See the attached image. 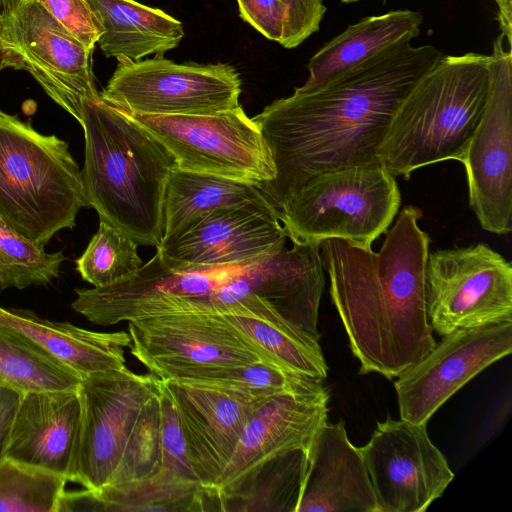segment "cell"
Segmentation results:
<instances>
[{
  "label": "cell",
  "mask_w": 512,
  "mask_h": 512,
  "mask_svg": "<svg viewBox=\"0 0 512 512\" xmlns=\"http://www.w3.org/2000/svg\"><path fill=\"white\" fill-rule=\"evenodd\" d=\"M443 56L404 43L309 91L295 89L253 117L271 154L274 178L259 186L279 211L313 176L380 163L399 105Z\"/></svg>",
  "instance_id": "1"
},
{
  "label": "cell",
  "mask_w": 512,
  "mask_h": 512,
  "mask_svg": "<svg viewBox=\"0 0 512 512\" xmlns=\"http://www.w3.org/2000/svg\"><path fill=\"white\" fill-rule=\"evenodd\" d=\"M405 206L379 252L348 242L325 260L330 294L362 374L398 377L436 345L425 301L430 237Z\"/></svg>",
  "instance_id": "2"
},
{
  "label": "cell",
  "mask_w": 512,
  "mask_h": 512,
  "mask_svg": "<svg viewBox=\"0 0 512 512\" xmlns=\"http://www.w3.org/2000/svg\"><path fill=\"white\" fill-rule=\"evenodd\" d=\"M80 125L86 207L138 244L159 248L164 193L177 167L175 157L127 113L101 98L85 103Z\"/></svg>",
  "instance_id": "3"
},
{
  "label": "cell",
  "mask_w": 512,
  "mask_h": 512,
  "mask_svg": "<svg viewBox=\"0 0 512 512\" xmlns=\"http://www.w3.org/2000/svg\"><path fill=\"white\" fill-rule=\"evenodd\" d=\"M489 55H443L399 105L379 150L394 177L445 160L462 162L487 100Z\"/></svg>",
  "instance_id": "4"
},
{
  "label": "cell",
  "mask_w": 512,
  "mask_h": 512,
  "mask_svg": "<svg viewBox=\"0 0 512 512\" xmlns=\"http://www.w3.org/2000/svg\"><path fill=\"white\" fill-rule=\"evenodd\" d=\"M82 207V174L68 142L0 110L1 218L45 246L58 231L75 226Z\"/></svg>",
  "instance_id": "5"
},
{
  "label": "cell",
  "mask_w": 512,
  "mask_h": 512,
  "mask_svg": "<svg viewBox=\"0 0 512 512\" xmlns=\"http://www.w3.org/2000/svg\"><path fill=\"white\" fill-rule=\"evenodd\" d=\"M400 203L395 177L373 163L311 177L278 214L291 242L336 238L371 248L392 224Z\"/></svg>",
  "instance_id": "6"
},
{
  "label": "cell",
  "mask_w": 512,
  "mask_h": 512,
  "mask_svg": "<svg viewBox=\"0 0 512 512\" xmlns=\"http://www.w3.org/2000/svg\"><path fill=\"white\" fill-rule=\"evenodd\" d=\"M1 67L28 72L80 124L86 102L99 100L93 50L64 29L37 0L1 3Z\"/></svg>",
  "instance_id": "7"
},
{
  "label": "cell",
  "mask_w": 512,
  "mask_h": 512,
  "mask_svg": "<svg viewBox=\"0 0 512 512\" xmlns=\"http://www.w3.org/2000/svg\"><path fill=\"white\" fill-rule=\"evenodd\" d=\"M127 114L172 153L181 169L258 187L275 176L262 132L240 105L205 115Z\"/></svg>",
  "instance_id": "8"
},
{
  "label": "cell",
  "mask_w": 512,
  "mask_h": 512,
  "mask_svg": "<svg viewBox=\"0 0 512 512\" xmlns=\"http://www.w3.org/2000/svg\"><path fill=\"white\" fill-rule=\"evenodd\" d=\"M241 85L239 73L226 63L119 59L100 97L129 114L205 115L239 106Z\"/></svg>",
  "instance_id": "9"
},
{
  "label": "cell",
  "mask_w": 512,
  "mask_h": 512,
  "mask_svg": "<svg viewBox=\"0 0 512 512\" xmlns=\"http://www.w3.org/2000/svg\"><path fill=\"white\" fill-rule=\"evenodd\" d=\"M425 301L441 336L512 321V265L483 243L435 250L426 262Z\"/></svg>",
  "instance_id": "10"
},
{
  "label": "cell",
  "mask_w": 512,
  "mask_h": 512,
  "mask_svg": "<svg viewBox=\"0 0 512 512\" xmlns=\"http://www.w3.org/2000/svg\"><path fill=\"white\" fill-rule=\"evenodd\" d=\"M319 244L292 242L242 266L215 292L191 298L188 313L227 314L253 296L284 320L319 341L318 314L324 288Z\"/></svg>",
  "instance_id": "11"
},
{
  "label": "cell",
  "mask_w": 512,
  "mask_h": 512,
  "mask_svg": "<svg viewBox=\"0 0 512 512\" xmlns=\"http://www.w3.org/2000/svg\"><path fill=\"white\" fill-rule=\"evenodd\" d=\"M500 34L489 55L486 104L463 163L469 204L481 227L512 230V53Z\"/></svg>",
  "instance_id": "12"
},
{
  "label": "cell",
  "mask_w": 512,
  "mask_h": 512,
  "mask_svg": "<svg viewBox=\"0 0 512 512\" xmlns=\"http://www.w3.org/2000/svg\"><path fill=\"white\" fill-rule=\"evenodd\" d=\"M128 334L130 353L160 380L266 362L222 314L173 313L129 321Z\"/></svg>",
  "instance_id": "13"
},
{
  "label": "cell",
  "mask_w": 512,
  "mask_h": 512,
  "mask_svg": "<svg viewBox=\"0 0 512 512\" xmlns=\"http://www.w3.org/2000/svg\"><path fill=\"white\" fill-rule=\"evenodd\" d=\"M159 388V378L126 366L80 381V432L68 481L93 491L109 483L142 407Z\"/></svg>",
  "instance_id": "14"
},
{
  "label": "cell",
  "mask_w": 512,
  "mask_h": 512,
  "mask_svg": "<svg viewBox=\"0 0 512 512\" xmlns=\"http://www.w3.org/2000/svg\"><path fill=\"white\" fill-rule=\"evenodd\" d=\"M377 512H422L441 497L454 474L430 440L426 424L388 417L360 447Z\"/></svg>",
  "instance_id": "15"
},
{
  "label": "cell",
  "mask_w": 512,
  "mask_h": 512,
  "mask_svg": "<svg viewBox=\"0 0 512 512\" xmlns=\"http://www.w3.org/2000/svg\"><path fill=\"white\" fill-rule=\"evenodd\" d=\"M512 351V321L459 328L395 381L400 418L426 424L469 380Z\"/></svg>",
  "instance_id": "16"
},
{
  "label": "cell",
  "mask_w": 512,
  "mask_h": 512,
  "mask_svg": "<svg viewBox=\"0 0 512 512\" xmlns=\"http://www.w3.org/2000/svg\"><path fill=\"white\" fill-rule=\"evenodd\" d=\"M249 261L204 270H175L155 255L130 277L105 287L75 289L71 307L90 322L110 326L178 313L183 303L221 288Z\"/></svg>",
  "instance_id": "17"
},
{
  "label": "cell",
  "mask_w": 512,
  "mask_h": 512,
  "mask_svg": "<svg viewBox=\"0 0 512 512\" xmlns=\"http://www.w3.org/2000/svg\"><path fill=\"white\" fill-rule=\"evenodd\" d=\"M278 211L265 196L211 211L156 251L175 270L243 263L286 244Z\"/></svg>",
  "instance_id": "18"
},
{
  "label": "cell",
  "mask_w": 512,
  "mask_h": 512,
  "mask_svg": "<svg viewBox=\"0 0 512 512\" xmlns=\"http://www.w3.org/2000/svg\"><path fill=\"white\" fill-rule=\"evenodd\" d=\"M161 381L174 402L198 481L215 489L248 421L267 399L214 385Z\"/></svg>",
  "instance_id": "19"
},
{
  "label": "cell",
  "mask_w": 512,
  "mask_h": 512,
  "mask_svg": "<svg viewBox=\"0 0 512 512\" xmlns=\"http://www.w3.org/2000/svg\"><path fill=\"white\" fill-rule=\"evenodd\" d=\"M327 391L283 394L265 400L254 412L215 490L223 499L270 460L296 449L309 450L327 421Z\"/></svg>",
  "instance_id": "20"
},
{
  "label": "cell",
  "mask_w": 512,
  "mask_h": 512,
  "mask_svg": "<svg viewBox=\"0 0 512 512\" xmlns=\"http://www.w3.org/2000/svg\"><path fill=\"white\" fill-rule=\"evenodd\" d=\"M80 422L77 389L25 393L14 417L5 457L69 480Z\"/></svg>",
  "instance_id": "21"
},
{
  "label": "cell",
  "mask_w": 512,
  "mask_h": 512,
  "mask_svg": "<svg viewBox=\"0 0 512 512\" xmlns=\"http://www.w3.org/2000/svg\"><path fill=\"white\" fill-rule=\"evenodd\" d=\"M377 512L360 448L344 422H325L308 450V463L296 512Z\"/></svg>",
  "instance_id": "22"
},
{
  "label": "cell",
  "mask_w": 512,
  "mask_h": 512,
  "mask_svg": "<svg viewBox=\"0 0 512 512\" xmlns=\"http://www.w3.org/2000/svg\"><path fill=\"white\" fill-rule=\"evenodd\" d=\"M0 324L35 343L81 380L96 372L125 367L128 332L91 331L69 322L40 318L31 310L2 306Z\"/></svg>",
  "instance_id": "23"
},
{
  "label": "cell",
  "mask_w": 512,
  "mask_h": 512,
  "mask_svg": "<svg viewBox=\"0 0 512 512\" xmlns=\"http://www.w3.org/2000/svg\"><path fill=\"white\" fill-rule=\"evenodd\" d=\"M422 21L418 11L394 10L349 25L311 57L309 76L296 89L320 87L383 52L411 42L419 34Z\"/></svg>",
  "instance_id": "24"
},
{
  "label": "cell",
  "mask_w": 512,
  "mask_h": 512,
  "mask_svg": "<svg viewBox=\"0 0 512 512\" xmlns=\"http://www.w3.org/2000/svg\"><path fill=\"white\" fill-rule=\"evenodd\" d=\"M103 28L98 44L107 58L162 56L184 37L182 23L135 0H87Z\"/></svg>",
  "instance_id": "25"
},
{
  "label": "cell",
  "mask_w": 512,
  "mask_h": 512,
  "mask_svg": "<svg viewBox=\"0 0 512 512\" xmlns=\"http://www.w3.org/2000/svg\"><path fill=\"white\" fill-rule=\"evenodd\" d=\"M244 311V316H224L266 362L320 382L327 377L328 368L318 340L258 300L248 304Z\"/></svg>",
  "instance_id": "26"
},
{
  "label": "cell",
  "mask_w": 512,
  "mask_h": 512,
  "mask_svg": "<svg viewBox=\"0 0 512 512\" xmlns=\"http://www.w3.org/2000/svg\"><path fill=\"white\" fill-rule=\"evenodd\" d=\"M263 196L255 184L176 167L164 193L161 245L180 236L211 211Z\"/></svg>",
  "instance_id": "27"
},
{
  "label": "cell",
  "mask_w": 512,
  "mask_h": 512,
  "mask_svg": "<svg viewBox=\"0 0 512 512\" xmlns=\"http://www.w3.org/2000/svg\"><path fill=\"white\" fill-rule=\"evenodd\" d=\"M308 463V450L278 456L223 499L224 511L296 512Z\"/></svg>",
  "instance_id": "28"
},
{
  "label": "cell",
  "mask_w": 512,
  "mask_h": 512,
  "mask_svg": "<svg viewBox=\"0 0 512 512\" xmlns=\"http://www.w3.org/2000/svg\"><path fill=\"white\" fill-rule=\"evenodd\" d=\"M81 378L35 343L0 324V386L28 392L74 390Z\"/></svg>",
  "instance_id": "29"
},
{
  "label": "cell",
  "mask_w": 512,
  "mask_h": 512,
  "mask_svg": "<svg viewBox=\"0 0 512 512\" xmlns=\"http://www.w3.org/2000/svg\"><path fill=\"white\" fill-rule=\"evenodd\" d=\"M93 491V490H92ZM102 511H223V503L215 489L198 483L163 481L157 477L123 485L105 486L94 491Z\"/></svg>",
  "instance_id": "30"
},
{
  "label": "cell",
  "mask_w": 512,
  "mask_h": 512,
  "mask_svg": "<svg viewBox=\"0 0 512 512\" xmlns=\"http://www.w3.org/2000/svg\"><path fill=\"white\" fill-rule=\"evenodd\" d=\"M179 381L229 388L259 399H269L283 394L306 395L326 391L320 381L263 361L243 366L206 369Z\"/></svg>",
  "instance_id": "31"
},
{
  "label": "cell",
  "mask_w": 512,
  "mask_h": 512,
  "mask_svg": "<svg viewBox=\"0 0 512 512\" xmlns=\"http://www.w3.org/2000/svg\"><path fill=\"white\" fill-rule=\"evenodd\" d=\"M67 478L4 458L0 463L1 512H57Z\"/></svg>",
  "instance_id": "32"
},
{
  "label": "cell",
  "mask_w": 512,
  "mask_h": 512,
  "mask_svg": "<svg viewBox=\"0 0 512 512\" xmlns=\"http://www.w3.org/2000/svg\"><path fill=\"white\" fill-rule=\"evenodd\" d=\"M65 256L22 236L0 216V291L46 286L57 278Z\"/></svg>",
  "instance_id": "33"
},
{
  "label": "cell",
  "mask_w": 512,
  "mask_h": 512,
  "mask_svg": "<svg viewBox=\"0 0 512 512\" xmlns=\"http://www.w3.org/2000/svg\"><path fill=\"white\" fill-rule=\"evenodd\" d=\"M138 245L128 235L100 221L97 232L76 260V270L94 287L124 280L144 264L137 251Z\"/></svg>",
  "instance_id": "34"
},
{
  "label": "cell",
  "mask_w": 512,
  "mask_h": 512,
  "mask_svg": "<svg viewBox=\"0 0 512 512\" xmlns=\"http://www.w3.org/2000/svg\"><path fill=\"white\" fill-rule=\"evenodd\" d=\"M158 394L142 407L119 463L106 486L116 487L141 482L160 472L162 449Z\"/></svg>",
  "instance_id": "35"
},
{
  "label": "cell",
  "mask_w": 512,
  "mask_h": 512,
  "mask_svg": "<svg viewBox=\"0 0 512 512\" xmlns=\"http://www.w3.org/2000/svg\"><path fill=\"white\" fill-rule=\"evenodd\" d=\"M158 398L161 414L162 463L160 472L155 477L168 482L200 484L189 459L174 402L161 380Z\"/></svg>",
  "instance_id": "36"
},
{
  "label": "cell",
  "mask_w": 512,
  "mask_h": 512,
  "mask_svg": "<svg viewBox=\"0 0 512 512\" xmlns=\"http://www.w3.org/2000/svg\"><path fill=\"white\" fill-rule=\"evenodd\" d=\"M72 36L94 50L103 28L87 0H37Z\"/></svg>",
  "instance_id": "37"
},
{
  "label": "cell",
  "mask_w": 512,
  "mask_h": 512,
  "mask_svg": "<svg viewBox=\"0 0 512 512\" xmlns=\"http://www.w3.org/2000/svg\"><path fill=\"white\" fill-rule=\"evenodd\" d=\"M286 6L287 21L281 45L295 48L317 32L326 12L323 0H281Z\"/></svg>",
  "instance_id": "38"
},
{
  "label": "cell",
  "mask_w": 512,
  "mask_h": 512,
  "mask_svg": "<svg viewBox=\"0 0 512 512\" xmlns=\"http://www.w3.org/2000/svg\"><path fill=\"white\" fill-rule=\"evenodd\" d=\"M240 17L266 38L282 43L286 30V6L281 0H236Z\"/></svg>",
  "instance_id": "39"
},
{
  "label": "cell",
  "mask_w": 512,
  "mask_h": 512,
  "mask_svg": "<svg viewBox=\"0 0 512 512\" xmlns=\"http://www.w3.org/2000/svg\"><path fill=\"white\" fill-rule=\"evenodd\" d=\"M22 394L0 386V463L5 458L12 424Z\"/></svg>",
  "instance_id": "40"
},
{
  "label": "cell",
  "mask_w": 512,
  "mask_h": 512,
  "mask_svg": "<svg viewBox=\"0 0 512 512\" xmlns=\"http://www.w3.org/2000/svg\"><path fill=\"white\" fill-rule=\"evenodd\" d=\"M498 11L497 20L501 35L511 48L512 40V0H495Z\"/></svg>",
  "instance_id": "41"
},
{
  "label": "cell",
  "mask_w": 512,
  "mask_h": 512,
  "mask_svg": "<svg viewBox=\"0 0 512 512\" xmlns=\"http://www.w3.org/2000/svg\"><path fill=\"white\" fill-rule=\"evenodd\" d=\"M1 32H2V14H1V4H0V70H2V67H1Z\"/></svg>",
  "instance_id": "42"
},
{
  "label": "cell",
  "mask_w": 512,
  "mask_h": 512,
  "mask_svg": "<svg viewBox=\"0 0 512 512\" xmlns=\"http://www.w3.org/2000/svg\"><path fill=\"white\" fill-rule=\"evenodd\" d=\"M343 3H352V2H357V1H360V0H341Z\"/></svg>",
  "instance_id": "43"
},
{
  "label": "cell",
  "mask_w": 512,
  "mask_h": 512,
  "mask_svg": "<svg viewBox=\"0 0 512 512\" xmlns=\"http://www.w3.org/2000/svg\"><path fill=\"white\" fill-rule=\"evenodd\" d=\"M3 2V0H0V4Z\"/></svg>",
  "instance_id": "44"
}]
</instances>
